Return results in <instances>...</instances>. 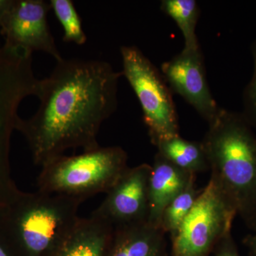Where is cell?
I'll use <instances>...</instances> for the list:
<instances>
[{
  "label": "cell",
  "mask_w": 256,
  "mask_h": 256,
  "mask_svg": "<svg viewBox=\"0 0 256 256\" xmlns=\"http://www.w3.org/2000/svg\"><path fill=\"white\" fill-rule=\"evenodd\" d=\"M50 76L41 79L38 110L18 118L15 130L28 143L35 164L44 166L69 149L99 148L102 122L118 106L122 72L101 60H62Z\"/></svg>",
  "instance_id": "6da1fadb"
},
{
  "label": "cell",
  "mask_w": 256,
  "mask_h": 256,
  "mask_svg": "<svg viewBox=\"0 0 256 256\" xmlns=\"http://www.w3.org/2000/svg\"><path fill=\"white\" fill-rule=\"evenodd\" d=\"M242 114L222 108L202 141L210 178L256 230V136Z\"/></svg>",
  "instance_id": "7a4b0ae2"
},
{
  "label": "cell",
  "mask_w": 256,
  "mask_h": 256,
  "mask_svg": "<svg viewBox=\"0 0 256 256\" xmlns=\"http://www.w3.org/2000/svg\"><path fill=\"white\" fill-rule=\"evenodd\" d=\"M82 198L22 192L0 216V228L18 256H52L78 222Z\"/></svg>",
  "instance_id": "3957f363"
},
{
  "label": "cell",
  "mask_w": 256,
  "mask_h": 256,
  "mask_svg": "<svg viewBox=\"0 0 256 256\" xmlns=\"http://www.w3.org/2000/svg\"><path fill=\"white\" fill-rule=\"evenodd\" d=\"M128 156L120 146H106L62 156L42 166L38 191L82 198L107 193L126 170Z\"/></svg>",
  "instance_id": "277c9868"
},
{
  "label": "cell",
  "mask_w": 256,
  "mask_h": 256,
  "mask_svg": "<svg viewBox=\"0 0 256 256\" xmlns=\"http://www.w3.org/2000/svg\"><path fill=\"white\" fill-rule=\"evenodd\" d=\"M122 76L142 108L143 121L153 144L178 136V116L172 92L158 69L137 46L120 48Z\"/></svg>",
  "instance_id": "5b68a950"
},
{
  "label": "cell",
  "mask_w": 256,
  "mask_h": 256,
  "mask_svg": "<svg viewBox=\"0 0 256 256\" xmlns=\"http://www.w3.org/2000/svg\"><path fill=\"white\" fill-rule=\"evenodd\" d=\"M236 212L210 178L193 208L172 236V256H208L226 234L232 232Z\"/></svg>",
  "instance_id": "8992f818"
},
{
  "label": "cell",
  "mask_w": 256,
  "mask_h": 256,
  "mask_svg": "<svg viewBox=\"0 0 256 256\" xmlns=\"http://www.w3.org/2000/svg\"><path fill=\"white\" fill-rule=\"evenodd\" d=\"M38 79L31 56L20 48L0 47V180L10 170V146L24 99L36 96Z\"/></svg>",
  "instance_id": "52a82bcc"
},
{
  "label": "cell",
  "mask_w": 256,
  "mask_h": 256,
  "mask_svg": "<svg viewBox=\"0 0 256 256\" xmlns=\"http://www.w3.org/2000/svg\"><path fill=\"white\" fill-rule=\"evenodd\" d=\"M161 70L172 92L182 97L208 124L216 118L222 108L208 86L200 47L184 48L172 60L162 64Z\"/></svg>",
  "instance_id": "ba28073f"
},
{
  "label": "cell",
  "mask_w": 256,
  "mask_h": 256,
  "mask_svg": "<svg viewBox=\"0 0 256 256\" xmlns=\"http://www.w3.org/2000/svg\"><path fill=\"white\" fill-rule=\"evenodd\" d=\"M151 170L148 164L128 168L92 213L114 228L146 222Z\"/></svg>",
  "instance_id": "9c48e42d"
},
{
  "label": "cell",
  "mask_w": 256,
  "mask_h": 256,
  "mask_svg": "<svg viewBox=\"0 0 256 256\" xmlns=\"http://www.w3.org/2000/svg\"><path fill=\"white\" fill-rule=\"evenodd\" d=\"M50 3L44 0H14L12 8L0 33L6 46L30 52H42L56 62L63 60L48 26Z\"/></svg>",
  "instance_id": "30bf717a"
},
{
  "label": "cell",
  "mask_w": 256,
  "mask_h": 256,
  "mask_svg": "<svg viewBox=\"0 0 256 256\" xmlns=\"http://www.w3.org/2000/svg\"><path fill=\"white\" fill-rule=\"evenodd\" d=\"M194 180L195 174L180 169L156 153L150 176L146 222L160 228L164 208Z\"/></svg>",
  "instance_id": "8fae6325"
},
{
  "label": "cell",
  "mask_w": 256,
  "mask_h": 256,
  "mask_svg": "<svg viewBox=\"0 0 256 256\" xmlns=\"http://www.w3.org/2000/svg\"><path fill=\"white\" fill-rule=\"evenodd\" d=\"M164 236L146 222L114 227L106 256H168Z\"/></svg>",
  "instance_id": "7c38bea8"
},
{
  "label": "cell",
  "mask_w": 256,
  "mask_h": 256,
  "mask_svg": "<svg viewBox=\"0 0 256 256\" xmlns=\"http://www.w3.org/2000/svg\"><path fill=\"white\" fill-rule=\"evenodd\" d=\"M114 227L92 214L80 217L72 233L52 256H106Z\"/></svg>",
  "instance_id": "4fadbf2b"
},
{
  "label": "cell",
  "mask_w": 256,
  "mask_h": 256,
  "mask_svg": "<svg viewBox=\"0 0 256 256\" xmlns=\"http://www.w3.org/2000/svg\"><path fill=\"white\" fill-rule=\"evenodd\" d=\"M154 146L158 154L188 172L196 174L210 169L202 142L188 140L178 134L160 140Z\"/></svg>",
  "instance_id": "5bb4252c"
},
{
  "label": "cell",
  "mask_w": 256,
  "mask_h": 256,
  "mask_svg": "<svg viewBox=\"0 0 256 256\" xmlns=\"http://www.w3.org/2000/svg\"><path fill=\"white\" fill-rule=\"evenodd\" d=\"M162 11L176 22L184 40L185 48H200L196 34L200 10L195 0H163Z\"/></svg>",
  "instance_id": "9a60e30c"
},
{
  "label": "cell",
  "mask_w": 256,
  "mask_h": 256,
  "mask_svg": "<svg viewBox=\"0 0 256 256\" xmlns=\"http://www.w3.org/2000/svg\"><path fill=\"white\" fill-rule=\"evenodd\" d=\"M202 190L198 191L195 180L178 196L170 202L164 208L160 222V228L170 236L178 230L190 213Z\"/></svg>",
  "instance_id": "2e32d148"
},
{
  "label": "cell",
  "mask_w": 256,
  "mask_h": 256,
  "mask_svg": "<svg viewBox=\"0 0 256 256\" xmlns=\"http://www.w3.org/2000/svg\"><path fill=\"white\" fill-rule=\"evenodd\" d=\"M50 9L63 28V41L84 45L87 36L82 28V18L72 0H50Z\"/></svg>",
  "instance_id": "e0dca14e"
},
{
  "label": "cell",
  "mask_w": 256,
  "mask_h": 256,
  "mask_svg": "<svg viewBox=\"0 0 256 256\" xmlns=\"http://www.w3.org/2000/svg\"><path fill=\"white\" fill-rule=\"evenodd\" d=\"M254 74L244 94V114H242L250 126L256 128V41L252 46Z\"/></svg>",
  "instance_id": "ac0fdd59"
},
{
  "label": "cell",
  "mask_w": 256,
  "mask_h": 256,
  "mask_svg": "<svg viewBox=\"0 0 256 256\" xmlns=\"http://www.w3.org/2000/svg\"><path fill=\"white\" fill-rule=\"evenodd\" d=\"M214 256H240L232 238V232L226 234L216 246Z\"/></svg>",
  "instance_id": "d6986e66"
},
{
  "label": "cell",
  "mask_w": 256,
  "mask_h": 256,
  "mask_svg": "<svg viewBox=\"0 0 256 256\" xmlns=\"http://www.w3.org/2000/svg\"><path fill=\"white\" fill-rule=\"evenodd\" d=\"M0 256H18L6 236L0 228Z\"/></svg>",
  "instance_id": "ffe728a7"
},
{
  "label": "cell",
  "mask_w": 256,
  "mask_h": 256,
  "mask_svg": "<svg viewBox=\"0 0 256 256\" xmlns=\"http://www.w3.org/2000/svg\"><path fill=\"white\" fill-rule=\"evenodd\" d=\"M14 0H0V30L4 26L12 8Z\"/></svg>",
  "instance_id": "44dd1931"
},
{
  "label": "cell",
  "mask_w": 256,
  "mask_h": 256,
  "mask_svg": "<svg viewBox=\"0 0 256 256\" xmlns=\"http://www.w3.org/2000/svg\"><path fill=\"white\" fill-rule=\"evenodd\" d=\"M249 246H250V248L254 252V254L256 256V234L255 235L252 236L248 240Z\"/></svg>",
  "instance_id": "7402d4cb"
}]
</instances>
